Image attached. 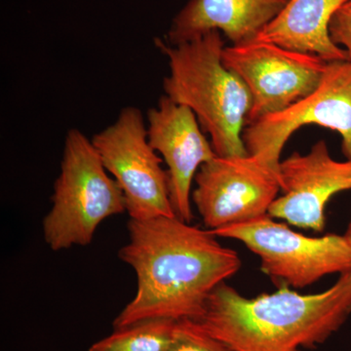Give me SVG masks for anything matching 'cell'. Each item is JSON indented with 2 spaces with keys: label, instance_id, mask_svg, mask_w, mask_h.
Here are the masks:
<instances>
[{
  "label": "cell",
  "instance_id": "6",
  "mask_svg": "<svg viewBox=\"0 0 351 351\" xmlns=\"http://www.w3.org/2000/svg\"><path fill=\"white\" fill-rule=\"evenodd\" d=\"M91 141L106 169L121 189L131 219L176 216L167 170L149 144L138 108H124L117 121Z\"/></svg>",
  "mask_w": 351,
  "mask_h": 351
},
{
  "label": "cell",
  "instance_id": "1",
  "mask_svg": "<svg viewBox=\"0 0 351 351\" xmlns=\"http://www.w3.org/2000/svg\"><path fill=\"white\" fill-rule=\"evenodd\" d=\"M128 233L119 258L135 271L137 292L113 329L149 319L199 320L215 289L241 267L239 254L211 230L176 216L130 219Z\"/></svg>",
  "mask_w": 351,
  "mask_h": 351
},
{
  "label": "cell",
  "instance_id": "3",
  "mask_svg": "<svg viewBox=\"0 0 351 351\" xmlns=\"http://www.w3.org/2000/svg\"><path fill=\"white\" fill-rule=\"evenodd\" d=\"M169 61L164 78L166 96L195 113L210 137L217 156H247L243 131L252 99L244 82L223 62L225 40L212 31L191 40L172 45L156 40Z\"/></svg>",
  "mask_w": 351,
  "mask_h": 351
},
{
  "label": "cell",
  "instance_id": "12",
  "mask_svg": "<svg viewBox=\"0 0 351 351\" xmlns=\"http://www.w3.org/2000/svg\"><path fill=\"white\" fill-rule=\"evenodd\" d=\"M289 0H189L173 20L168 43H186L219 31L232 44L256 39Z\"/></svg>",
  "mask_w": 351,
  "mask_h": 351
},
{
  "label": "cell",
  "instance_id": "5",
  "mask_svg": "<svg viewBox=\"0 0 351 351\" xmlns=\"http://www.w3.org/2000/svg\"><path fill=\"white\" fill-rule=\"evenodd\" d=\"M211 232L244 244L260 258L263 274L280 287L306 288L323 277L351 270L350 251L343 235L306 237L269 215Z\"/></svg>",
  "mask_w": 351,
  "mask_h": 351
},
{
  "label": "cell",
  "instance_id": "4",
  "mask_svg": "<svg viewBox=\"0 0 351 351\" xmlns=\"http://www.w3.org/2000/svg\"><path fill=\"white\" fill-rule=\"evenodd\" d=\"M52 202L43 230L46 244L55 252L89 245L104 221L126 211L119 184L108 175L92 141L77 129L66 134Z\"/></svg>",
  "mask_w": 351,
  "mask_h": 351
},
{
  "label": "cell",
  "instance_id": "16",
  "mask_svg": "<svg viewBox=\"0 0 351 351\" xmlns=\"http://www.w3.org/2000/svg\"><path fill=\"white\" fill-rule=\"evenodd\" d=\"M329 32L332 40L346 51L351 61V0L335 14Z\"/></svg>",
  "mask_w": 351,
  "mask_h": 351
},
{
  "label": "cell",
  "instance_id": "10",
  "mask_svg": "<svg viewBox=\"0 0 351 351\" xmlns=\"http://www.w3.org/2000/svg\"><path fill=\"white\" fill-rule=\"evenodd\" d=\"M281 191L269 215L302 230L321 232L326 226V207L332 196L351 189V159L332 158L324 140L306 154L293 152L281 160Z\"/></svg>",
  "mask_w": 351,
  "mask_h": 351
},
{
  "label": "cell",
  "instance_id": "18",
  "mask_svg": "<svg viewBox=\"0 0 351 351\" xmlns=\"http://www.w3.org/2000/svg\"><path fill=\"white\" fill-rule=\"evenodd\" d=\"M297 351H301V350H297Z\"/></svg>",
  "mask_w": 351,
  "mask_h": 351
},
{
  "label": "cell",
  "instance_id": "13",
  "mask_svg": "<svg viewBox=\"0 0 351 351\" xmlns=\"http://www.w3.org/2000/svg\"><path fill=\"white\" fill-rule=\"evenodd\" d=\"M350 0H289L282 12L256 38L287 49L317 55L327 62L350 60L330 36L332 18Z\"/></svg>",
  "mask_w": 351,
  "mask_h": 351
},
{
  "label": "cell",
  "instance_id": "9",
  "mask_svg": "<svg viewBox=\"0 0 351 351\" xmlns=\"http://www.w3.org/2000/svg\"><path fill=\"white\" fill-rule=\"evenodd\" d=\"M195 182L191 201L210 230L267 216L281 191L280 175L250 154L215 157Z\"/></svg>",
  "mask_w": 351,
  "mask_h": 351
},
{
  "label": "cell",
  "instance_id": "11",
  "mask_svg": "<svg viewBox=\"0 0 351 351\" xmlns=\"http://www.w3.org/2000/svg\"><path fill=\"white\" fill-rule=\"evenodd\" d=\"M147 138L167 165L171 203L177 218L191 223V193L203 164L217 156L195 113L166 95L147 112Z\"/></svg>",
  "mask_w": 351,
  "mask_h": 351
},
{
  "label": "cell",
  "instance_id": "14",
  "mask_svg": "<svg viewBox=\"0 0 351 351\" xmlns=\"http://www.w3.org/2000/svg\"><path fill=\"white\" fill-rule=\"evenodd\" d=\"M176 322L149 319L117 328L88 351H167Z\"/></svg>",
  "mask_w": 351,
  "mask_h": 351
},
{
  "label": "cell",
  "instance_id": "15",
  "mask_svg": "<svg viewBox=\"0 0 351 351\" xmlns=\"http://www.w3.org/2000/svg\"><path fill=\"white\" fill-rule=\"evenodd\" d=\"M167 351H234L215 338L197 321H177Z\"/></svg>",
  "mask_w": 351,
  "mask_h": 351
},
{
  "label": "cell",
  "instance_id": "7",
  "mask_svg": "<svg viewBox=\"0 0 351 351\" xmlns=\"http://www.w3.org/2000/svg\"><path fill=\"white\" fill-rule=\"evenodd\" d=\"M317 125L337 132L341 152L351 159V61L329 62L318 87L282 112L247 124L243 142L250 156L279 174L281 154L300 128Z\"/></svg>",
  "mask_w": 351,
  "mask_h": 351
},
{
  "label": "cell",
  "instance_id": "8",
  "mask_svg": "<svg viewBox=\"0 0 351 351\" xmlns=\"http://www.w3.org/2000/svg\"><path fill=\"white\" fill-rule=\"evenodd\" d=\"M223 62L250 92L247 124L280 112L313 93L329 62L257 39L226 46Z\"/></svg>",
  "mask_w": 351,
  "mask_h": 351
},
{
  "label": "cell",
  "instance_id": "2",
  "mask_svg": "<svg viewBox=\"0 0 351 351\" xmlns=\"http://www.w3.org/2000/svg\"><path fill=\"white\" fill-rule=\"evenodd\" d=\"M351 314V272L316 294L281 286L247 298L226 282L210 295L197 322L234 351H297L326 341Z\"/></svg>",
  "mask_w": 351,
  "mask_h": 351
},
{
  "label": "cell",
  "instance_id": "17",
  "mask_svg": "<svg viewBox=\"0 0 351 351\" xmlns=\"http://www.w3.org/2000/svg\"><path fill=\"white\" fill-rule=\"evenodd\" d=\"M343 237H345L346 243L348 245V248H350V255H351V217L350 223H348V228H346L345 234H343ZM351 272V270H350Z\"/></svg>",
  "mask_w": 351,
  "mask_h": 351
}]
</instances>
